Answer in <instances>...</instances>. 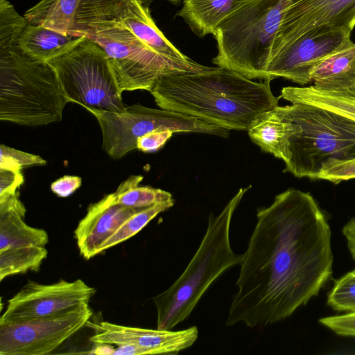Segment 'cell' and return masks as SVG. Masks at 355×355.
<instances>
[{
  "instance_id": "cell-13",
  "label": "cell",
  "mask_w": 355,
  "mask_h": 355,
  "mask_svg": "<svg viewBox=\"0 0 355 355\" xmlns=\"http://www.w3.org/2000/svg\"><path fill=\"white\" fill-rule=\"evenodd\" d=\"M319 26L352 31L355 26V0H291L270 58L307 31Z\"/></svg>"
},
{
  "instance_id": "cell-21",
  "label": "cell",
  "mask_w": 355,
  "mask_h": 355,
  "mask_svg": "<svg viewBox=\"0 0 355 355\" xmlns=\"http://www.w3.org/2000/svg\"><path fill=\"white\" fill-rule=\"evenodd\" d=\"M311 82L327 90L355 85V43L352 42L320 62L312 71Z\"/></svg>"
},
{
  "instance_id": "cell-22",
  "label": "cell",
  "mask_w": 355,
  "mask_h": 355,
  "mask_svg": "<svg viewBox=\"0 0 355 355\" xmlns=\"http://www.w3.org/2000/svg\"><path fill=\"white\" fill-rule=\"evenodd\" d=\"M82 0H40L24 14L28 22L73 35Z\"/></svg>"
},
{
  "instance_id": "cell-17",
  "label": "cell",
  "mask_w": 355,
  "mask_h": 355,
  "mask_svg": "<svg viewBox=\"0 0 355 355\" xmlns=\"http://www.w3.org/2000/svg\"><path fill=\"white\" fill-rule=\"evenodd\" d=\"M277 107L257 116L248 128V132L251 140L262 150L285 163L289 158L288 139L301 128L285 117Z\"/></svg>"
},
{
  "instance_id": "cell-30",
  "label": "cell",
  "mask_w": 355,
  "mask_h": 355,
  "mask_svg": "<svg viewBox=\"0 0 355 355\" xmlns=\"http://www.w3.org/2000/svg\"><path fill=\"white\" fill-rule=\"evenodd\" d=\"M173 133L168 129L152 130L138 138L137 148L144 153H155L165 145Z\"/></svg>"
},
{
  "instance_id": "cell-3",
  "label": "cell",
  "mask_w": 355,
  "mask_h": 355,
  "mask_svg": "<svg viewBox=\"0 0 355 355\" xmlns=\"http://www.w3.org/2000/svg\"><path fill=\"white\" fill-rule=\"evenodd\" d=\"M269 79L257 82L222 67L159 78L150 93L162 109L227 130H248L260 114L278 106Z\"/></svg>"
},
{
  "instance_id": "cell-26",
  "label": "cell",
  "mask_w": 355,
  "mask_h": 355,
  "mask_svg": "<svg viewBox=\"0 0 355 355\" xmlns=\"http://www.w3.org/2000/svg\"><path fill=\"white\" fill-rule=\"evenodd\" d=\"M327 304L339 312H355V268L335 280Z\"/></svg>"
},
{
  "instance_id": "cell-10",
  "label": "cell",
  "mask_w": 355,
  "mask_h": 355,
  "mask_svg": "<svg viewBox=\"0 0 355 355\" xmlns=\"http://www.w3.org/2000/svg\"><path fill=\"white\" fill-rule=\"evenodd\" d=\"M92 314L87 303L53 316L0 325V355L49 354L87 324Z\"/></svg>"
},
{
  "instance_id": "cell-8",
  "label": "cell",
  "mask_w": 355,
  "mask_h": 355,
  "mask_svg": "<svg viewBox=\"0 0 355 355\" xmlns=\"http://www.w3.org/2000/svg\"><path fill=\"white\" fill-rule=\"evenodd\" d=\"M47 62L55 69L69 102L85 109L125 111L107 57L94 41L84 36L69 51Z\"/></svg>"
},
{
  "instance_id": "cell-6",
  "label": "cell",
  "mask_w": 355,
  "mask_h": 355,
  "mask_svg": "<svg viewBox=\"0 0 355 355\" xmlns=\"http://www.w3.org/2000/svg\"><path fill=\"white\" fill-rule=\"evenodd\" d=\"M291 0H251L218 26L212 62L250 79L264 80L272 45Z\"/></svg>"
},
{
  "instance_id": "cell-9",
  "label": "cell",
  "mask_w": 355,
  "mask_h": 355,
  "mask_svg": "<svg viewBox=\"0 0 355 355\" xmlns=\"http://www.w3.org/2000/svg\"><path fill=\"white\" fill-rule=\"evenodd\" d=\"M86 110L98 122L103 136V149L115 159L136 149L138 138L154 130L168 129L173 132H200L221 137L229 134V130L198 118L139 103L126 107L122 112Z\"/></svg>"
},
{
  "instance_id": "cell-12",
  "label": "cell",
  "mask_w": 355,
  "mask_h": 355,
  "mask_svg": "<svg viewBox=\"0 0 355 355\" xmlns=\"http://www.w3.org/2000/svg\"><path fill=\"white\" fill-rule=\"evenodd\" d=\"M96 289L82 279L50 284L29 281L8 302L0 325L53 316L87 304Z\"/></svg>"
},
{
  "instance_id": "cell-18",
  "label": "cell",
  "mask_w": 355,
  "mask_h": 355,
  "mask_svg": "<svg viewBox=\"0 0 355 355\" xmlns=\"http://www.w3.org/2000/svg\"><path fill=\"white\" fill-rule=\"evenodd\" d=\"M251 0H183L176 15L199 37L215 35L218 26Z\"/></svg>"
},
{
  "instance_id": "cell-24",
  "label": "cell",
  "mask_w": 355,
  "mask_h": 355,
  "mask_svg": "<svg viewBox=\"0 0 355 355\" xmlns=\"http://www.w3.org/2000/svg\"><path fill=\"white\" fill-rule=\"evenodd\" d=\"M48 251L45 247L30 245L0 252V280L29 270L37 271Z\"/></svg>"
},
{
  "instance_id": "cell-19",
  "label": "cell",
  "mask_w": 355,
  "mask_h": 355,
  "mask_svg": "<svg viewBox=\"0 0 355 355\" xmlns=\"http://www.w3.org/2000/svg\"><path fill=\"white\" fill-rule=\"evenodd\" d=\"M83 37L64 34L27 21L17 37V44L31 58L47 62L69 51Z\"/></svg>"
},
{
  "instance_id": "cell-7",
  "label": "cell",
  "mask_w": 355,
  "mask_h": 355,
  "mask_svg": "<svg viewBox=\"0 0 355 355\" xmlns=\"http://www.w3.org/2000/svg\"><path fill=\"white\" fill-rule=\"evenodd\" d=\"M277 107L301 128L288 139L289 158L284 171L297 178L317 180L327 161L355 159V121L311 105Z\"/></svg>"
},
{
  "instance_id": "cell-35",
  "label": "cell",
  "mask_w": 355,
  "mask_h": 355,
  "mask_svg": "<svg viewBox=\"0 0 355 355\" xmlns=\"http://www.w3.org/2000/svg\"><path fill=\"white\" fill-rule=\"evenodd\" d=\"M168 1L173 4H177V3H180L182 0H168Z\"/></svg>"
},
{
  "instance_id": "cell-2",
  "label": "cell",
  "mask_w": 355,
  "mask_h": 355,
  "mask_svg": "<svg viewBox=\"0 0 355 355\" xmlns=\"http://www.w3.org/2000/svg\"><path fill=\"white\" fill-rule=\"evenodd\" d=\"M112 0H82L73 36L87 37L105 53L117 87L148 92L166 76L211 70L182 59L180 50L164 35L137 36L115 15Z\"/></svg>"
},
{
  "instance_id": "cell-23",
  "label": "cell",
  "mask_w": 355,
  "mask_h": 355,
  "mask_svg": "<svg viewBox=\"0 0 355 355\" xmlns=\"http://www.w3.org/2000/svg\"><path fill=\"white\" fill-rule=\"evenodd\" d=\"M141 175H131L113 193L119 204L132 208L143 209L155 204L173 200L171 193L150 186H139Z\"/></svg>"
},
{
  "instance_id": "cell-29",
  "label": "cell",
  "mask_w": 355,
  "mask_h": 355,
  "mask_svg": "<svg viewBox=\"0 0 355 355\" xmlns=\"http://www.w3.org/2000/svg\"><path fill=\"white\" fill-rule=\"evenodd\" d=\"M319 322L337 335L355 337V312L324 317Z\"/></svg>"
},
{
  "instance_id": "cell-16",
  "label": "cell",
  "mask_w": 355,
  "mask_h": 355,
  "mask_svg": "<svg viewBox=\"0 0 355 355\" xmlns=\"http://www.w3.org/2000/svg\"><path fill=\"white\" fill-rule=\"evenodd\" d=\"M26 212L17 193L0 196V252L30 245L45 247L49 243L44 229L24 222Z\"/></svg>"
},
{
  "instance_id": "cell-25",
  "label": "cell",
  "mask_w": 355,
  "mask_h": 355,
  "mask_svg": "<svg viewBox=\"0 0 355 355\" xmlns=\"http://www.w3.org/2000/svg\"><path fill=\"white\" fill-rule=\"evenodd\" d=\"M174 205V200L144 208L128 218L99 248L98 254L136 235L159 214Z\"/></svg>"
},
{
  "instance_id": "cell-32",
  "label": "cell",
  "mask_w": 355,
  "mask_h": 355,
  "mask_svg": "<svg viewBox=\"0 0 355 355\" xmlns=\"http://www.w3.org/2000/svg\"><path fill=\"white\" fill-rule=\"evenodd\" d=\"M81 183L82 179L78 176L64 175L51 184V189L58 196L66 198L73 193Z\"/></svg>"
},
{
  "instance_id": "cell-28",
  "label": "cell",
  "mask_w": 355,
  "mask_h": 355,
  "mask_svg": "<svg viewBox=\"0 0 355 355\" xmlns=\"http://www.w3.org/2000/svg\"><path fill=\"white\" fill-rule=\"evenodd\" d=\"M355 179V159L348 161L329 160L322 166L317 180L334 184Z\"/></svg>"
},
{
  "instance_id": "cell-14",
  "label": "cell",
  "mask_w": 355,
  "mask_h": 355,
  "mask_svg": "<svg viewBox=\"0 0 355 355\" xmlns=\"http://www.w3.org/2000/svg\"><path fill=\"white\" fill-rule=\"evenodd\" d=\"M96 333L90 342L97 345H130L143 354H177L193 345L198 329L193 326L179 331L150 329L119 325L108 322L92 324Z\"/></svg>"
},
{
  "instance_id": "cell-5",
  "label": "cell",
  "mask_w": 355,
  "mask_h": 355,
  "mask_svg": "<svg viewBox=\"0 0 355 355\" xmlns=\"http://www.w3.org/2000/svg\"><path fill=\"white\" fill-rule=\"evenodd\" d=\"M250 188H241L218 215L209 216L205 236L185 270L167 290L153 297L157 329L172 330L187 319L214 282L241 263L243 254H236L231 247L230 225L234 211Z\"/></svg>"
},
{
  "instance_id": "cell-11",
  "label": "cell",
  "mask_w": 355,
  "mask_h": 355,
  "mask_svg": "<svg viewBox=\"0 0 355 355\" xmlns=\"http://www.w3.org/2000/svg\"><path fill=\"white\" fill-rule=\"evenodd\" d=\"M351 32L329 26L307 31L270 58L264 80L282 77L301 85L311 83L320 62L352 42Z\"/></svg>"
},
{
  "instance_id": "cell-34",
  "label": "cell",
  "mask_w": 355,
  "mask_h": 355,
  "mask_svg": "<svg viewBox=\"0 0 355 355\" xmlns=\"http://www.w3.org/2000/svg\"><path fill=\"white\" fill-rule=\"evenodd\" d=\"M141 1L146 6L149 7L154 0H141Z\"/></svg>"
},
{
  "instance_id": "cell-31",
  "label": "cell",
  "mask_w": 355,
  "mask_h": 355,
  "mask_svg": "<svg viewBox=\"0 0 355 355\" xmlns=\"http://www.w3.org/2000/svg\"><path fill=\"white\" fill-rule=\"evenodd\" d=\"M23 183L21 170L0 168V196L17 193Z\"/></svg>"
},
{
  "instance_id": "cell-1",
  "label": "cell",
  "mask_w": 355,
  "mask_h": 355,
  "mask_svg": "<svg viewBox=\"0 0 355 355\" xmlns=\"http://www.w3.org/2000/svg\"><path fill=\"white\" fill-rule=\"evenodd\" d=\"M226 326L263 327L290 317L331 279L328 220L313 197L295 189L257 210Z\"/></svg>"
},
{
  "instance_id": "cell-4",
  "label": "cell",
  "mask_w": 355,
  "mask_h": 355,
  "mask_svg": "<svg viewBox=\"0 0 355 355\" xmlns=\"http://www.w3.org/2000/svg\"><path fill=\"white\" fill-rule=\"evenodd\" d=\"M25 22H0V120L37 126L60 121L69 100L53 67L17 46Z\"/></svg>"
},
{
  "instance_id": "cell-15",
  "label": "cell",
  "mask_w": 355,
  "mask_h": 355,
  "mask_svg": "<svg viewBox=\"0 0 355 355\" xmlns=\"http://www.w3.org/2000/svg\"><path fill=\"white\" fill-rule=\"evenodd\" d=\"M141 209L119 204L113 193L91 204L74 230L80 254L86 259L98 254L103 243L128 218Z\"/></svg>"
},
{
  "instance_id": "cell-33",
  "label": "cell",
  "mask_w": 355,
  "mask_h": 355,
  "mask_svg": "<svg viewBox=\"0 0 355 355\" xmlns=\"http://www.w3.org/2000/svg\"><path fill=\"white\" fill-rule=\"evenodd\" d=\"M342 233L346 239L349 251L355 261V217L343 226Z\"/></svg>"
},
{
  "instance_id": "cell-20",
  "label": "cell",
  "mask_w": 355,
  "mask_h": 355,
  "mask_svg": "<svg viewBox=\"0 0 355 355\" xmlns=\"http://www.w3.org/2000/svg\"><path fill=\"white\" fill-rule=\"evenodd\" d=\"M291 103H302L330 110L355 121V85L327 90L315 87H285L279 96Z\"/></svg>"
},
{
  "instance_id": "cell-27",
  "label": "cell",
  "mask_w": 355,
  "mask_h": 355,
  "mask_svg": "<svg viewBox=\"0 0 355 355\" xmlns=\"http://www.w3.org/2000/svg\"><path fill=\"white\" fill-rule=\"evenodd\" d=\"M46 160L39 155L26 153L4 144L0 145V168L21 170L30 166H43Z\"/></svg>"
}]
</instances>
